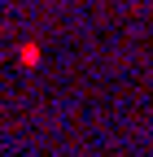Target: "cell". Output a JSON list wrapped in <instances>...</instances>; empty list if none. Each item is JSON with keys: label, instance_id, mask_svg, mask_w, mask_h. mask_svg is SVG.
<instances>
[{"label": "cell", "instance_id": "6da1fadb", "mask_svg": "<svg viewBox=\"0 0 153 157\" xmlns=\"http://www.w3.org/2000/svg\"><path fill=\"white\" fill-rule=\"evenodd\" d=\"M40 57H44L40 44H22V48H18V61H22L26 70H31V66H40Z\"/></svg>", "mask_w": 153, "mask_h": 157}]
</instances>
